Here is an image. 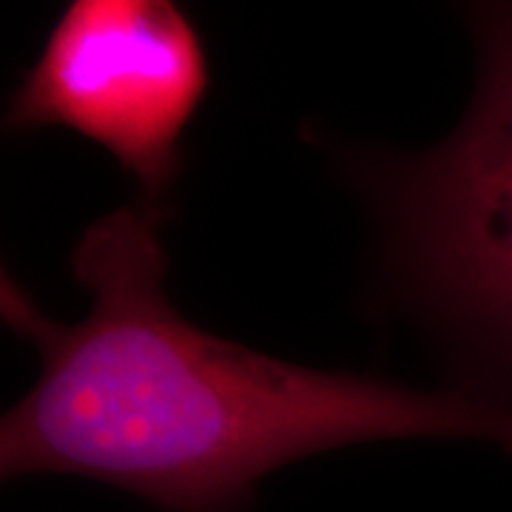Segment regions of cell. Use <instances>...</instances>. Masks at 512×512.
<instances>
[{"label": "cell", "instance_id": "obj_1", "mask_svg": "<svg viewBox=\"0 0 512 512\" xmlns=\"http://www.w3.org/2000/svg\"><path fill=\"white\" fill-rule=\"evenodd\" d=\"M163 214L120 208L72 256L77 325L3 274L0 313L40 376L0 424L3 478L86 476L163 512H242L279 467L336 447L478 439L512 453V402L291 365L185 322L165 293Z\"/></svg>", "mask_w": 512, "mask_h": 512}, {"label": "cell", "instance_id": "obj_2", "mask_svg": "<svg viewBox=\"0 0 512 512\" xmlns=\"http://www.w3.org/2000/svg\"><path fill=\"white\" fill-rule=\"evenodd\" d=\"M467 20L478 80L464 120L367 177L404 293L470 356L478 390L512 402V3Z\"/></svg>", "mask_w": 512, "mask_h": 512}, {"label": "cell", "instance_id": "obj_3", "mask_svg": "<svg viewBox=\"0 0 512 512\" xmlns=\"http://www.w3.org/2000/svg\"><path fill=\"white\" fill-rule=\"evenodd\" d=\"M211 86L194 20L168 0H74L12 92L6 126L66 128L109 151L168 217L183 137Z\"/></svg>", "mask_w": 512, "mask_h": 512}]
</instances>
